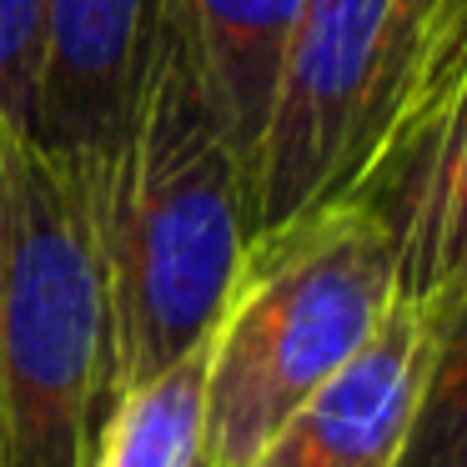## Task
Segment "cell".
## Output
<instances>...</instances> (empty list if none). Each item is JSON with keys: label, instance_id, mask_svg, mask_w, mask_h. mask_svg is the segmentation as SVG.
I'll list each match as a JSON object with an SVG mask.
<instances>
[{"label": "cell", "instance_id": "obj_7", "mask_svg": "<svg viewBox=\"0 0 467 467\" xmlns=\"http://www.w3.org/2000/svg\"><path fill=\"white\" fill-rule=\"evenodd\" d=\"M427 352L432 322L397 296L362 352L317 387L246 467H397Z\"/></svg>", "mask_w": 467, "mask_h": 467}, {"label": "cell", "instance_id": "obj_3", "mask_svg": "<svg viewBox=\"0 0 467 467\" xmlns=\"http://www.w3.org/2000/svg\"><path fill=\"white\" fill-rule=\"evenodd\" d=\"M101 392L91 202L31 141H0V467H86Z\"/></svg>", "mask_w": 467, "mask_h": 467}, {"label": "cell", "instance_id": "obj_5", "mask_svg": "<svg viewBox=\"0 0 467 467\" xmlns=\"http://www.w3.org/2000/svg\"><path fill=\"white\" fill-rule=\"evenodd\" d=\"M337 202H362L397 252V296L467 292V0H442L397 106Z\"/></svg>", "mask_w": 467, "mask_h": 467}, {"label": "cell", "instance_id": "obj_4", "mask_svg": "<svg viewBox=\"0 0 467 467\" xmlns=\"http://www.w3.org/2000/svg\"><path fill=\"white\" fill-rule=\"evenodd\" d=\"M442 0H296L246 171V232L337 202L397 106Z\"/></svg>", "mask_w": 467, "mask_h": 467}, {"label": "cell", "instance_id": "obj_8", "mask_svg": "<svg viewBox=\"0 0 467 467\" xmlns=\"http://www.w3.org/2000/svg\"><path fill=\"white\" fill-rule=\"evenodd\" d=\"M176 36L192 51L216 121L236 151L242 182L266 121V96L276 76V51L296 16V0H161Z\"/></svg>", "mask_w": 467, "mask_h": 467}, {"label": "cell", "instance_id": "obj_9", "mask_svg": "<svg viewBox=\"0 0 467 467\" xmlns=\"http://www.w3.org/2000/svg\"><path fill=\"white\" fill-rule=\"evenodd\" d=\"M206 367H212V332L146 382L126 387L96 422L86 467H202Z\"/></svg>", "mask_w": 467, "mask_h": 467}, {"label": "cell", "instance_id": "obj_1", "mask_svg": "<svg viewBox=\"0 0 467 467\" xmlns=\"http://www.w3.org/2000/svg\"><path fill=\"white\" fill-rule=\"evenodd\" d=\"M246 242L242 166L192 51L156 0L131 126L96 202L106 292L101 417L126 387L161 372L216 327Z\"/></svg>", "mask_w": 467, "mask_h": 467}, {"label": "cell", "instance_id": "obj_2", "mask_svg": "<svg viewBox=\"0 0 467 467\" xmlns=\"http://www.w3.org/2000/svg\"><path fill=\"white\" fill-rule=\"evenodd\" d=\"M397 302V252L362 202H322L252 236L212 327L202 467H246L367 347Z\"/></svg>", "mask_w": 467, "mask_h": 467}, {"label": "cell", "instance_id": "obj_6", "mask_svg": "<svg viewBox=\"0 0 467 467\" xmlns=\"http://www.w3.org/2000/svg\"><path fill=\"white\" fill-rule=\"evenodd\" d=\"M156 0H46L36 151L96 202L121 156L141 91Z\"/></svg>", "mask_w": 467, "mask_h": 467}, {"label": "cell", "instance_id": "obj_11", "mask_svg": "<svg viewBox=\"0 0 467 467\" xmlns=\"http://www.w3.org/2000/svg\"><path fill=\"white\" fill-rule=\"evenodd\" d=\"M46 0H0V141H31L41 121Z\"/></svg>", "mask_w": 467, "mask_h": 467}, {"label": "cell", "instance_id": "obj_10", "mask_svg": "<svg viewBox=\"0 0 467 467\" xmlns=\"http://www.w3.org/2000/svg\"><path fill=\"white\" fill-rule=\"evenodd\" d=\"M427 322L432 352L397 467H467V292L427 312Z\"/></svg>", "mask_w": 467, "mask_h": 467}]
</instances>
